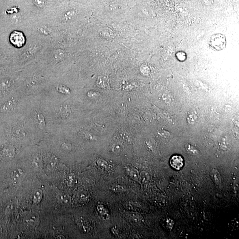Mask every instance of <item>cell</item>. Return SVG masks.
<instances>
[{"label": "cell", "mask_w": 239, "mask_h": 239, "mask_svg": "<svg viewBox=\"0 0 239 239\" xmlns=\"http://www.w3.org/2000/svg\"><path fill=\"white\" fill-rule=\"evenodd\" d=\"M226 43L227 41L225 36L221 33L212 35L209 40V45L211 48L216 51H220L225 49Z\"/></svg>", "instance_id": "obj_1"}, {"label": "cell", "mask_w": 239, "mask_h": 239, "mask_svg": "<svg viewBox=\"0 0 239 239\" xmlns=\"http://www.w3.org/2000/svg\"><path fill=\"white\" fill-rule=\"evenodd\" d=\"M10 41L16 47L21 48L25 43V38L22 32L14 31L11 34Z\"/></svg>", "instance_id": "obj_2"}, {"label": "cell", "mask_w": 239, "mask_h": 239, "mask_svg": "<svg viewBox=\"0 0 239 239\" xmlns=\"http://www.w3.org/2000/svg\"><path fill=\"white\" fill-rule=\"evenodd\" d=\"M170 164L173 168L176 170H180L183 167V159L181 156L175 155L170 160Z\"/></svg>", "instance_id": "obj_3"}, {"label": "cell", "mask_w": 239, "mask_h": 239, "mask_svg": "<svg viewBox=\"0 0 239 239\" xmlns=\"http://www.w3.org/2000/svg\"><path fill=\"white\" fill-rule=\"evenodd\" d=\"M16 99L12 98L5 103L1 108V111L2 113H6L11 110L16 104Z\"/></svg>", "instance_id": "obj_4"}, {"label": "cell", "mask_w": 239, "mask_h": 239, "mask_svg": "<svg viewBox=\"0 0 239 239\" xmlns=\"http://www.w3.org/2000/svg\"><path fill=\"white\" fill-rule=\"evenodd\" d=\"M35 119L38 127L40 129H44L45 127L46 124L45 118L44 115L41 113L37 112L36 113Z\"/></svg>", "instance_id": "obj_5"}, {"label": "cell", "mask_w": 239, "mask_h": 239, "mask_svg": "<svg viewBox=\"0 0 239 239\" xmlns=\"http://www.w3.org/2000/svg\"><path fill=\"white\" fill-rule=\"evenodd\" d=\"M111 190L114 192L116 193H121L125 191V190L124 187L121 185H113L111 187Z\"/></svg>", "instance_id": "obj_6"}, {"label": "cell", "mask_w": 239, "mask_h": 239, "mask_svg": "<svg viewBox=\"0 0 239 239\" xmlns=\"http://www.w3.org/2000/svg\"><path fill=\"white\" fill-rule=\"evenodd\" d=\"M128 173L130 177L132 178L133 179H137L138 178V172L135 169H127Z\"/></svg>", "instance_id": "obj_7"}, {"label": "cell", "mask_w": 239, "mask_h": 239, "mask_svg": "<svg viewBox=\"0 0 239 239\" xmlns=\"http://www.w3.org/2000/svg\"><path fill=\"white\" fill-rule=\"evenodd\" d=\"M13 133L17 137H22L25 134L24 131L21 128H16L13 129Z\"/></svg>", "instance_id": "obj_8"}, {"label": "cell", "mask_w": 239, "mask_h": 239, "mask_svg": "<svg viewBox=\"0 0 239 239\" xmlns=\"http://www.w3.org/2000/svg\"><path fill=\"white\" fill-rule=\"evenodd\" d=\"M177 58L179 60L181 61H183L185 60L186 57V53L182 51H180L178 52L176 54Z\"/></svg>", "instance_id": "obj_9"}, {"label": "cell", "mask_w": 239, "mask_h": 239, "mask_svg": "<svg viewBox=\"0 0 239 239\" xmlns=\"http://www.w3.org/2000/svg\"><path fill=\"white\" fill-rule=\"evenodd\" d=\"M98 210L100 214H101L102 215H106L107 214L106 210L102 205H99L98 206Z\"/></svg>", "instance_id": "obj_10"}, {"label": "cell", "mask_w": 239, "mask_h": 239, "mask_svg": "<svg viewBox=\"0 0 239 239\" xmlns=\"http://www.w3.org/2000/svg\"><path fill=\"white\" fill-rule=\"evenodd\" d=\"M97 164L99 167H102V168H104V169H107L108 167V165L107 163L104 161H98Z\"/></svg>", "instance_id": "obj_11"}, {"label": "cell", "mask_w": 239, "mask_h": 239, "mask_svg": "<svg viewBox=\"0 0 239 239\" xmlns=\"http://www.w3.org/2000/svg\"><path fill=\"white\" fill-rule=\"evenodd\" d=\"M129 216L130 218L132 219L133 220L137 221H138L139 219V216L138 214H136L135 212H130L129 214Z\"/></svg>", "instance_id": "obj_12"}, {"label": "cell", "mask_w": 239, "mask_h": 239, "mask_svg": "<svg viewBox=\"0 0 239 239\" xmlns=\"http://www.w3.org/2000/svg\"><path fill=\"white\" fill-rule=\"evenodd\" d=\"M122 147L119 145H115L113 147V150L115 152H119L121 151Z\"/></svg>", "instance_id": "obj_13"}, {"label": "cell", "mask_w": 239, "mask_h": 239, "mask_svg": "<svg viewBox=\"0 0 239 239\" xmlns=\"http://www.w3.org/2000/svg\"><path fill=\"white\" fill-rule=\"evenodd\" d=\"M58 90L59 92H62L63 93H66L68 92V90H66V89H65L64 87H59Z\"/></svg>", "instance_id": "obj_14"}]
</instances>
